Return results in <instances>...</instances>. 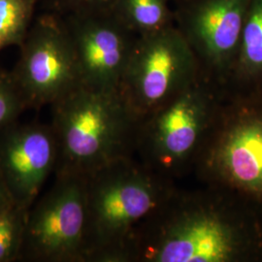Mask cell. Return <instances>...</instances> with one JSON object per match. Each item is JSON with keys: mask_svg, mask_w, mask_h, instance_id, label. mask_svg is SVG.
<instances>
[{"mask_svg": "<svg viewBox=\"0 0 262 262\" xmlns=\"http://www.w3.org/2000/svg\"><path fill=\"white\" fill-rule=\"evenodd\" d=\"M133 262H262V214L221 188L177 187L143 227Z\"/></svg>", "mask_w": 262, "mask_h": 262, "instance_id": "1", "label": "cell"}, {"mask_svg": "<svg viewBox=\"0 0 262 262\" xmlns=\"http://www.w3.org/2000/svg\"><path fill=\"white\" fill-rule=\"evenodd\" d=\"M177 189L137 157L88 176L86 262H133L143 227Z\"/></svg>", "mask_w": 262, "mask_h": 262, "instance_id": "2", "label": "cell"}, {"mask_svg": "<svg viewBox=\"0 0 262 262\" xmlns=\"http://www.w3.org/2000/svg\"><path fill=\"white\" fill-rule=\"evenodd\" d=\"M51 108L57 144L55 173L89 176L114 161L136 157L141 120L119 90L81 84Z\"/></svg>", "mask_w": 262, "mask_h": 262, "instance_id": "3", "label": "cell"}, {"mask_svg": "<svg viewBox=\"0 0 262 262\" xmlns=\"http://www.w3.org/2000/svg\"><path fill=\"white\" fill-rule=\"evenodd\" d=\"M192 172L262 214V94L224 98Z\"/></svg>", "mask_w": 262, "mask_h": 262, "instance_id": "4", "label": "cell"}, {"mask_svg": "<svg viewBox=\"0 0 262 262\" xmlns=\"http://www.w3.org/2000/svg\"><path fill=\"white\" fill-rule=\"evenodd\" d=\"M224 98L223 91L201 76L141 120L136 157L173 180L193 171Z\"/></svg>", "mask_w": 262, "mask_h": 262, "instance_id": "5", "label": "cell"}, {"mask_svg": "<svg viewBox=\"0 0 262 262\" xmlns=\"http://www.w3.org/2000/svg\"><path fill=\"white\" fill-rule=\"evenodd\" d=\"M55 174L53 186L28 209L19 261L86 262L88 176Z\"/></svg>", "mask_w": 262, "mask_h": 262, "instance_id": "6", "label": "cell"}, {"mask_svg": "<svg viewBox=\"0 0 262 262\" xmlns=\"http://www.w3.org/2000/svg\"><path fill=\"white\" fill-rule=\"evenodd\" d=\"M201 76L196 57L174 26L137 38L119 91L142 120Z\"/></svg>", "mask_w": 262, "mask_h": 262, "instance_id": "7", "label": "cell"}, {"mask_svg": "<svg viewBox=\"0 0 262 262\" xmlns=\"http://www.w3.org/2000/svg\"><path fill=\"white\" fill-rule=\"evenodd\" d=\"M10 71L28 109L52 106L81 85L74 50L61 16L34 19Z\"/></svg>", "mask_w": 262, "mask_h": 262, "instance_id": "8", "label": "cell"}, {"mask_svg": "<svg viewBox=\"0 0 262 262\" xmlns=\"http://www.w3.org/2000/svg\"><path fill=\"white\" fill-rule=\"evenodd\" d=\"M251 0H180L174 23L196 57L201 75L224 93Z\"/></svg>", "mask_w": 262, "mask_h": 262, "instance_id": "9", "label": "cell"}, {"mask_svg": "<svg viewBox=\"0 0 262 262\" xmlns=\"http://www.w3.org/2000/svg\"><path fill=\"white\" fill-rule=\"evenodd\" d=\"M61 17L74 50L81 84L95 90H119L138 36L112 10Z\"/></svg>", "mask_w": 262, "mask_h": 262, "instance_id": "10", "label": "cell"}, {"mask_svg": "<svg viewBox=\"0 0 262 262\" xmlns=\"http://www.w3.org/2000/svg\"><path fill=\"white\" fill-rule=\"evenodd\" d=\"M56 164L51 124L17 121L0 130V173L16 205L31 207Z\"/></svg>", "mask_w": 262, "mask_h": 262, "instance_id": "11", "label": "cell"}, {"mask_svg": "<svg viewBox=\"0 0 262 262\" xmlns=\"http://www.w3.org/2000/svg\"><path fill=\"white\" fill-rule=\"evenodd\" d=\"M262 94V0H251L237 55L224 88L226 96Z\"/></svg>", "mask_w": 262, "mask_h": 262, "instance_id": "12", "label": "cell"}, {"mask_svg": "<svg viewBox=\"0 0 262 262\" xmlns=\"http://www.w3.org/2000/svg\"><path fill=\"white\" fill-rule=\"evenodd\" d=\"M170 0H115L112 11L122 24L139 36L175 26Z\"/></svg>", "mask_w": 262, "mask_h": 262, "instance_id": "13", "label": "cell"}, {"mask_svg": "<svg viewBox=\"0 0 262 262\" xmlns=\"http://www.w3.org/2000/svg\"><path fill=\"white\" fill-rule=\"evenodd\" d=\"M37 0H0V53L19 47L33 24Z\"/></svg>", "mask_w": 262, "mask_h": 262, "instance_id": "14", "label": "cell"}, {"mask_svg": "<svg viewBox=\"0 0 262 262\" xmlns=\"http://www.w3.org/2000/svg\"><path fill=\"white\" fill-rule=\"evenodd\" d=\"M28 212L14 204L0 214V262L19 261Z\"/></svg>", "mask_w": 262, "mask_h": 262, "instance_id": "15", "label": "cell"}, {"mask_svg": "<svg viewBox=\"0 0 262 262\" xmlns=\"http://www.w3.org/2000/svg\"><path fill=\"white\" fill-rule=\"evenodd\" d=\"M28 109L10 71L0 68V130L19 121Z\"/></svg>", "mask_w": 262, "mask_h": 262, "instance_id": "16", "label": "cell"}, {"mask_svg": "<svg viewBox=\"0 0 262 262\" xmlns=\"http://www.w3.org/2000/svg\"><path fill=\"white\" fill-rule=\"evenodd\" d=\"M47 9L59 16L112 10L115 0H44Z\"/></svg>", "mask_w": 262, "mask_h": 262, "instance_id": "17", "label": "cell"}, {"mask_svg": "<svg viewBox=\"0 0 262 262\" xmlns=\"http://www.w3.org/2000/svg\"><path fill=\"white\" fill-rule=\"evenodd\" d=\"M14 204L15 203L10 195L9 190L0 173V214Z\"/></svg>", "mask_w": 262, "mask_h": 262, "instance_id": "18", "label": "cell"}, {"mask_svg": "<svg viewBox=\"0 0 262 262\" xmlns=\"http://www.w3.org/2000/svg\"><path fill=\"white\" fill-rule=\"evenodd\" d=\"M172 3H176V2H178L180 0H170Z\"/></svg>", "mask_w": 262, "mask_h": 262, "instance_id": "19", "label": "cell"}]
</instances>
